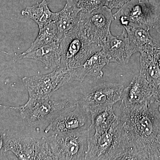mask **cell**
<instances>
[{
	"instance_id": "603a6c76",
	"label": "cell",
	"mask_w": 160,
	"mask_h": 160,
	"mask_svg": "<svg viewBox=\"0 0 160 160\" xmlns=\"http://www.w3.org/2000/svg\"><path fill=\"white\" fill-rule=\"evenodd\" d=\"M151 5L154 15L152 28L160 35V0H148Z\"/></svg>"
},
{
	"instance_id": "8992f818",
	"label": "cell",
	"mask_w": 160,
	"mask_h": 160,
	"mask_svg": "<svg viewBox=\"0 0 160 160\" xmlns=\"http://www.w3.org/2000/svg\"><path fill=\"white\" fill-rule=\"evenodd\" d=\"M88 129L47 137L57 160H86Z\"/></svg>"
},
{
	"instance_id": "2e32d148",
	"label": "cell",
	"mask_w": 160,
	"mask_h": 160,
	"mask_svg": "<svg viewBox=\"0 0 160 160\" xmlns=\"http://www.w3.org/2000/svg\"><path fill=\"white\" fill-rule=\"evenodd\" d=\"M81 11V9L78 7L74 0H66L64 8L56 12L55 22L57 27L58 39L59 42L78 22Z\"/></svg>"
},
{
	"instance_id": "5bb4252c",
	"label": "cell",
	"mask_w": 160,
	"mask_h": 160,
	"mask_svg": "<svg viewBox=\"0 0 160 160\" xmlns=\"http://www.w3.org/2000/svg\"><path fill=\"white\" fill-rule=\"evenodd\" d=\"M31 59L39 61L45 66L54 70L60 66L61 64V52L59 42L47 44L35 49L33 51L21 54L14 58L15 61Z\"/></svg>"
},
{
	"instance_id": "7402d4cb",
	"label": "cell",
	"mask_w": 160,
	"mask_h": 160,
	"mask_svg": "<svg viewBox=\"0 0 160 160\" xmlns=\"http://www.w3.org/2000/svg\"><path fill=\"white\" fill-rule=\"evenodd\" d=\"M81 11L90 12L103 6H106V0H74Z\"/></svg>"
},
{
	"instance_id": "8fae6325",
	"label": "cell",
	"mask_w": 160,
	"mask_h": 160,
	"mask_svg": "<svg viewBox=\"0 0 160 160\" xmlns=\"http://www.w3.org/2000/svg\"><path fill=\"white\" fill-rule=\"evenodd\" d=\"M90 112L77 104L74 109L61 115L47 126L44 132L54 134L88 129L91 124Z\"/></svg>"
},
{
	"instance_id": "44dd1931",
	"label": "cell",
	"mask_w": 160,
	"mask_h": 160,
	"mask_svg": "<svg viewBox=\"0 0 160 160\" xmlns=\"http://www.w3.org/2000/svg\"><path fill=\"white\" fill-rule=\"evenodd\" d=\"M109 63L102 50L95 52L83 64L86 76L92 77L96 79L101 78L103 76V68Z\"/></svg>"
},
{
	"instance_id": "7c38bea8",
	"label": "cell",
	"mask_w": 160,
	"mask_h": 160,
	"mask_svg": "<svg viewBox=\"0 0 160 160\" xmlns=\"http://www.w3.org/2000/svg\"><path fill=\"white\" fill-rule=\"evenodd\" d=\"M156 90L141 75H137L123 90L121 102L130 108L148 106L154 98Z\"/></svg>"
},
{
	"instance_id": "52a82bcc",
	"label": "cell",
	"mask_w": 160,
	"mask_h": 160,
	"mask_svg": "<svg viewBox=\"0 0 160 160\" xmlns=\"http://www.w3.org/2000/svg\"><path fill=\"white\" fill-rule=\"evenodd\" d=\"M125 87L117 83H105L92 87L77 94L78 104L91 112L113 105L121 101Z\"/></svg>"
},
{
	"instance_id": "cb8c5ba5",
	"label": "cell",
	"mask_w": 160,
	"mask_h": 160,
	"mask_svg": "<svg viewBox=\"0 0 160 160\" xmlns=\"http://www.w3.org/2000/svg\"><path fill=\"white\" fill-rule=\"evenodd\" d=\"M9 130L0 131V160L6 159L5 146L6 141L8 139V134Z\"/></svg>"
},
{
	"instance_id": "ac0fdd59",
	"label": "cell",
	"mask_w": 160,
	"mask_h": 160,
	"mask_svg": "<svg viewBox=\"0 0 160 160\" xmlns=\"http://www.w3.org/2000/svg\"><path fill=\"white\" fill-rule=\"evenodd\" d=\"M21 14L33 20L40 28L55 21L56 12L50 10L47 0H42L33 6L26 7L21 12Z\"/></svg>"
},
{
	"instance_id": "9a60e30c",
	"label": "cell",
	"mask_w": 160,
	"mask_h": 160,
	"mask_svg": "<svg viewBox=\"0 0 160 160\" xmlns=\"http://www.w3.org/2000/svg\"><path fill=\"white\" fill-rule=\"evenodd\" d=\"M123 27L134 53H141L160 47L159 42L150 35V29L131 25Z\"/></svg>"
},
{
	"instance_id": "9c48e42d",
	"label": "cell",
	"mask_w": 160,
	"mask_h": 160,
	"mask_svg": "<svg viewBox=\"0 0 160 160\" xmlns=\"http://www.w3.org/2000/svg\"><path fill=\"white\" fill-rule=\"evenodd\" d=\"M114 20L111 9L103 6L90 12H80V21L92 43L102 48Z\"/></svg>"
},
{
	"instance_id": "3957f363",
	"label": "cell",
	"mask_w": 160,
	"mask_h": 160,
	"mask_svg": "<svg viewBox=\"0 0 160 160\" xmlns=\"http://www.w3.org/2000/svg\"><path fill=\"white\" fill-rule=\"evenodd\" d=\"M77 104L75 98L55 100L51 97L28 100L22 106L11 107V109L18 110L23 121L29 126H48L61 115L74 109Z\"/></svg>"
},
{
	"instance_id": "30bf717a",
	"label": "cell",
	"mask_w": 160,
	"mask_h": 160,
	"mask_svg": "<svg viewBox=\"0 0 160 160\" xmlns=\"http://www.w3.org/2000/svg\"><path fill=\"white\" fill-rule=\"evenodd\" d=\"M113 17L123 27L131 25L150 29L154 21L153 11L148 0H132L119 9Z\"/></svg>"
},
{
	"instance_id": "d6986e66",
	"label": "cell",
	"mask_w": 160,
	"mask_h": 160,
	"mask_svg": "<svg viewBox=\"0 0 160 160\" xmlns=\"http://www.w3.org/2000/svg\"><path fill=\"white\" fill-rule=\"evenodd\" d=\"M91 124L88 131L101 134L107 131L117 119L113 107H108L90 112Z\"/></svg>"
},
{
	"instance_id": "f546056e",
	"label": "cell",
	"mask_w": 160,
	"mask_h": 160,
	"mask_svg": "<svg viewBox=\"0 0 160 160\" xmlns=\"http://www.w3.org/2000/svg\"><path fill=\"white\" fill-rule=\"evenodd\" d=\"M159 142H160V138H159Z\"/></svg>"
},
{
	"instance_id": "5b68a950",
	"label": "cell",
	"mask_w": 160,
	"mask_h": 160,
	"mask_svg": "<svg viewBox=\"0 0 160 160\" xmlns=\"http://www.w3.org/2000/svg\"><path fill=\"white\" fill-rule=\"evenodd\" d=\"M123 151L122 124L118 118L110 128L103 133L88 131L86 160H119Z\"/></svg>"
},
{
	"instance_id": "ba28073f",
	"label": "cell",
	"mask_w": 160,
	"mask_h": 160,
	"mask_svg": "<svg viewBox=\"0 0 160 160\" xmlns=\"http://www.w3.org/2000/svg\"><path fill=\"white\" fill-rule=\"evenodd\" d=\"M5 151H11L19 160H57L47 137L34 139L30 137L8 138Z\"/></svg>"
},
{
	"instance_id": "484cf974",
	"label": "cell",
	"mask_w": 160,
	"mask_h": 160,
	"mask_svg": "<svg viewBox=\"0 0 160 160\" xmlns=\"http://www.w3.org/2000/svg\"><path fill=\"white\" fill-rule=\"evenodd\" d=\"M131 1L132 0H106V6L111 10L119 9Z\"/></svg>"
},
{
	"instance_id": "4316f807",
	"label": "cell",
	"mask_w": 160,
	"mask_h": 160,
	"mask_svg": "<svg viewBox=\"0 0 160 160\" xmlns=\"http://www.w3.org/2000/svg\"><path fill=\"white\" fill-rule=\"evenodd\" d=\"M155 54L157 59L158 64L160 69V47L156 49Z\"/></svg>"
},
{
	"instance_id": "e0dca14e",
	"label": "cell",
	"mask_w": 160,
	"mask_h": 160,
	"mask_svg": "<svg viewBox=\"0 0 160 160\" xmlns=\"http://www.w3.org/2000/svg\"><path fill=\"white\" fill-rule=\"evenodd\" d=\"M156 49L140 53L139 74L157 89L160 83V69L156 56Z\"/></svg>"
},
{
	"instance_id": "6da1fadb",
	"label": "cell",
	"mask_w": 160,
	"mask_h": 160,
	"mask_svg": "<svg viewBox=\"0 0 160 160\" xmlns=\"http://www.w3.org/2000/svg\"><path fill=\"white\" fill-rule=\"evenodd\" d=\"M114 112L122 126L120 160H160V124L148 106L130 108L121 102Z\"/></svg>"
},
{
	"instance_id": "d4e9b609",
	"label": "cell",
	"mask_w": 160,
	"mask_h": 160,
	"mask_svg": "<svg viewBox=\"0 0 160 160\" xmlns=\"http://www.w3.org/2000/svg\"><path fill=\"white\" fill-rule=\"evenodd\" d=\"M148 107L160 124V100L154 98L149 103Z\"/></svg>"
},
{
	"instance_id": "83f0119b",
	"label": "cell",
	"mask_w": 160,
	"mask_h": 160,
	"mask_svg": "<svg viewBox=\"0 0 160 160\" xmlns=\"http://www.w3.org/2000/svg\"><path fill=\"white\" fill-rule=\"evenodd\" d=\"M154 98L160 100V83L159 85L158 86Z\"/></svg>"
},
{
	"instance_id": "4fadbf2b",
	"label": "cell",
	"mask_w": 160,
	"mask_h": 160,
	"mask_svg": "<svg viewBox=\"0 0 160 160\" xmlns=\"http://www.w3.org/2000/svg\"><path fill=\"white\" fill-rule=\"evenodd\" d=\"M102 50L109 63L114 62L122 65L128 64L132 56L134 54L124 29L122 33L117 37L110 32L103 44Z\"/></svg>"
},
{
	"instance_id": "ffe728a7",
	"label": "cell",
	"mask_w": 160,
	"mask_h": 160,
	"mask_svg": "<svg viewBox=\"0 0 160 160\" xmlns=\"http://www.w3.org/2000/svg\"><path fill=\"white\" fill-rule=\"evenodd\" d=\"M56 42H59L58 29L56 23L53 21L39 28L37 37L32 43L29 48L22 54H26L41 46Z\"/></svg>"
},
{
	"instance_id": "277c9868",
	"label": "cell",
	"mask_w": 160,
	"mask_h": 160,
	"mask_svg": "<svg viewBox=\"0 0 160 160\" xmlns=\"http://www.w3.org/2000/svg\"><path fill=\"white\" fill-rule=\"evenodd\" d=\"M85 75L82 70L68 71L58 67L49 74L25 77L22 79L28 92V100L45 99L51 98L55 92L74 81L82 82Z\"/></svg>"
},
{
	"instance_id": "f1b7e54d",
	"label": "cell",
	"mask_w": 160,
	"mask_h": 160,
	"mask_svg": "<svg viewBox=\"0 0 160 160\" xmlns=\"http://www.w3.org/2000/svg\"><path fill=\"white\" fill-rule=\"evenodd\" d=\"M0 106H1V107H4V108H10V106H4V105H1V104H0Z\"/></svg>"
},
{
	"instance_id": "7a4b0ae2",
	"label": "cell",
	"mask_w": 160,
	"mask_h": 160,
	"mask_svg": "<svg viewBox=\"0 0 160 160\" xmlns=\"http://www.w3.org/2000/svg\"><path fill=\"white\" fill-rule=\"evenodd\" d=\"M60 47L61 60L59 67L68 71L82 67L91 55L102 49L89 41L80 19L60 41Z\"/></svg>"
}]
</instances>
